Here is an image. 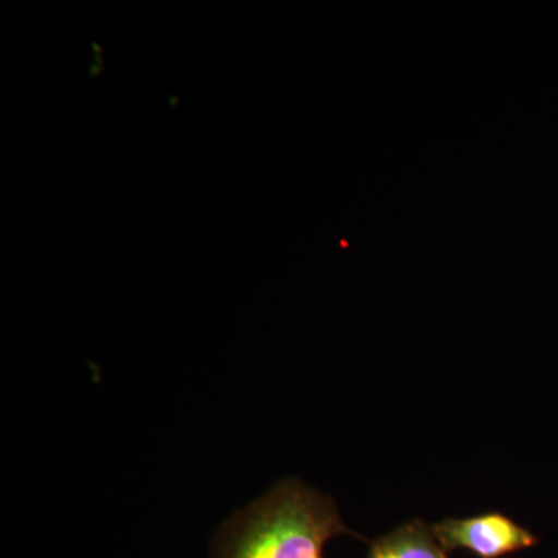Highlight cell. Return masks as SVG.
Instances as JSON below:
<instances>
[{
  "label": "cell",
  "instance_id": "cell-2",
  "mask_svg": "<svg viewBox=\"0 0 558 558\" xmlns=\"http://www.w3.org/2000/svg\"><path fill=\"white\" fill-rule=\"evenodd\" d=\"M432 531L447 553L464 549L478 558H502L538 543L531 531L498 512L446 519L433 524Z\"/></svg>",
  "mask_w": 558,
  "mask_h": 558
},
{
  "label": "cell",
  "instance_id": "cell-3",
  "mask_svg": "<svg viewBox=\"0 0 558 558\" xmlns=\"http://www.w3.org/2000/svg\"><path fill=\"white\" fill-rule=\"evenodd\" d=\"M366 558H450L432 526L413 520L396 527L371 545Z\"/></svg>",
  "mask_w": 558,
  "mask_h": 558
},
{
  "label": "cell",
  "instance_id": "cell-1",
  "mask_svg": "<svg viewBox=\"0 0 558 558\" xmlns=\"http://www.w3.org/2000/svg\"><path fill=\"white\" fill-rule=\"evenodd\" d=\"M347 532L332 499L288 480L227 521L213 558H323L326 543Z\"/></svg>",
  "mask_w": 558,
  "mask_h": 558
}]
</instances>
